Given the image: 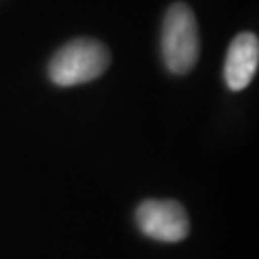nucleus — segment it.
I'll list each match as a JSON object with an SVG mask.
<instances>
[{
    "label": "nucleus",
    "instance_id": "f257e3e1",
    "mask_svg": "<svg viewBox=\"0 0 259 259\" xmlns=\"http://www.w3.org/2000/svg\"><path fill=\"white\" fill-rule=\"evenodd\" d=\"M108 65L110 52L100 40L75 38L52 56L48 64V77L58 87H75L98 79Z\"/></svg>",
    "mask_w": 259,
    "mask_h": 259
},
{
    "label": "nucleus",
    "instance_id": "f03ea898",
    "mask_svg": "<svg viewBox=\"0 0 259 259\" xmlns=\"http://www.w3.org/2000/svg\"><path fill=\"white\" fill-rule=\"evenodd\" d=\"M161 56L173 75H185L200 58V33L194 12L183 2L169 6L161 27Z\"/></svg>",
    "mask_w": 259,
    "mask_h": 259
},
{
    "label": "nucleus",
    "instance_id": "7ed1b4c3",
    "mask_svg": "<svg viewBox=\"0 0 259 259\" xmlns=\"http://www.w3.org/2000/svg\"><path fill=\"white\" fill-rule=\"evenodd\" d=\"M137 225L159 242H181L190 231L185 207L173 200H146L137 209Z\"/></svg>",
    "mask_w": 259,
    "mask_h": 259
},
{
    "label": "nucleus",
    "instance_id": "20e7f679",
    "mask_svg": "<svg viewBox=\"0 0 259 259\" xmlns=\"http://www.w3.org/2000/svg\"><path fill=\"white\" fill-rule=\"evenodd\" d=\"M259 65V38L253 33H240L232 38L223 77L231 91H244L253 81Z\"/></svg>",
    "mask_w": 259,
    "mask_h": 259
}]
</instances>
